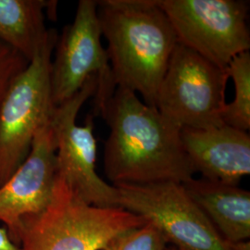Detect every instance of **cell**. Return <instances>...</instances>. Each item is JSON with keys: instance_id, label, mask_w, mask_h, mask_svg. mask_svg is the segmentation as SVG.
I'll use <instances>...</instances> for the list:
<instances>
[{"instance_id": "obj_15", "label": "cell", "mask_w": 250, "mask_h": 250, "mask_svg": "<svg viewBox=\"0 0 250 250\" xmlns=\"http://www.w3.org/2000/svg\"><path fill=\"white\" fill-rule=\"evenodd\" d=\"M168 246L162 232L152 224L119 234L102 250H165Z\"/></svg>"}, {"instance_id": "obj_1", "label": "cell", "mask_w": 250, "mask_h": 250, "mask_svg": "<svg viewBox=\"0 0 250 250\" xmlns=\"http://www.w3.org/2000/svg\"><path fill=\"white\" fill-rule=\"evenodd\" d=\"M98 115L110 129L104 146V172L113 186L184 184L194 178L182 129L133 91L116 87Z\"/></svg>"}, {"instance_id": "obj_11", "label": "cell", "mask_w": 250, "mask_h": 250, "mask_svg": "<svg viewBox=\"0 0 250 250\" xmlns=\"http://www.w3.org/2000/svg\"><path fill=\"white\" fill-rule=\"evenodd\" d=\"M182 142L189 161L202 178L239 186L250 173V136L228 125L184 128Z\"/></svg>"}, {"instance_id": "obj_14", "label": "cell", "mask_w": 250, "mask_h": 250, "mask_svg": "<svg viewBox=\"0 0 250 250\" xmlns=\"http://www.w3.org/2000/svg\"><path fill=\"white\" fill-rule=\"evenodd\" d=\"M226 72L233 81L234 99L224 107L225 125L248 132L250 128V54H239L229 62Z\"/></svg>"}, {"instance_id": "obj_2", "label": "cell", "mask_w": 250, "mask_h": 250, "mask_svg": "<svg viewBox=\"0 0 250 250\" xmlns=\"http://www.w3.org/2000/svg\"><path fill=\"white\" fill-rule=\"evenodd\" d=\"M98 16L116 87L139 93L155 107L177 38L158 0L98 1Z\"/></svg>"}, {"instance_id": "obj_16", "label": "cell", "mask_w": 250, "mask_h": 250, "mask_svg": "<svg viewBox=\"0 0 250 250\" xmlns=\"http://www.w3.org/2000/svg\"><path fill=\"white\" fill-rule=\"evenodd\" d=\"M29 64L26 59L0 41V104L12 82Z\"/></svg>"}, {"instance_id": "obj_5", "label": "cell", "mask_w": 250, "mask_h": 250, "mask_svg": "<svg viewBox=\"0 0 250 250\" xmlns=\"http://www.w3.org/2000/svg\"><path fill=\"white\" fill-rule=\"evenodd\" d=\"M58 33L12 82L0 104V186L18 169L31 150L37 131L50 120V69Z\"/></svg>"}, {"instance_id": "obj_18", "label": "cell", "mask_w": 250, "mask_h": 250, "mask_svg": "<svg viewBox=\"0 0 250 250\" xmlns=\"http://www.w3.org/2000/svg\"><path fill=\"white\" fill-rule=\"evenodd\" d=\"M177 250L175 248H173L172 246H170V245H168L167 246V248H166V250Z\"/></svg>"}, {"instance_id": "obj_12", "label": "cell", "mask_w": 250, "mask_h": 250, "mask_svg": "<svg viewBox=\"0 0 250 250\" xmlns=\"http://www.w3.org/2000/svg\"><path fill=\"white\" fill-rule=\"evenodd\" d=\"M182 185L224 240L232 244L249 241L250 191L205 178L190 179Z\"/></svg>"}, {"instance_id": "obj_4", "label": "cell", "mask_w": 250, "mask_h": 250, "mask_svg": "<svg viewBox=\"0 0 250 250\" xmlns=\"http://www.w3.org/2000/svg\"><path fill=\"white\" fill-rule=\"evenodd\" d=\"M114 187L119 207L155 225L177 250H250V240H224L180 183Z\"/></svg>"}, {"instance_id": "obj_10", "label": "cell", "mask_w": 250, "mask_h": 250, "mask_svg": "<svg viewBox=\"0 0 250 250\" xmlns=\"http://www.w3.org/2000/svg\"><path fill=\"white\" fill-rule=\"evenodd\" d=\"M56 149L50 118L37 131L25 161L0 186V223L16 243L23 220L42 212L52 200Z\"/></svg>"}, {"instance_id": "obj_13", "label": "cell", "mask_w": 250, "mask_h": 250, "mask_svg": "<svg viewBox=\"0 0 250 250\" xmlns=\"http://www.w3.org/2000/svg\"><path fill=\"white\" fill-rule=\"evenodd\" d=\"M57 1L0 0V41L30 62L52 33L45 27V10L56 13Z\"/></svg>"}, {"instance_id": "obj_17", "label": "cell", "mask_w": 250, "mask_h": 250, "mask_svg": "<svg viewBox=\"0 0 250 250\" xmlns=\"http://www.w3.org/2000/svg\"><path fill=\"white\" fill-rule=\"evenodd\" d=\"M0 250H21L20 246L11 238L4 226H0Z\"/></svg>"}, {"instance_id": "obj_3", "label": "cell", "mask_w": 250, "mask_h": 250, "mask_svg": "<svg viewBox=\"0 0 250 250\" xmlns=\"http://www.w3.org/2000/svg\"><path fill=\"white\" fill-rule=\"evenodd\" d=\"M146 222L123 208H99L76 196L57 176L53 197L21 226V250H102L119 234Z\"/></svg>"}, {"instance_id": "obj_9", "label": "cell", "mask_w": 250, "mask_h": 250, "mask_svg": "<svg viewBox=\"0 0 250 250\" xmlns=\"http://www.w3.org/2000/svg\"><path fill=\"white\" fill-rule=\"evenodd\" d=\"M97 76L91 77L72 99L54 107L51 127L56 142L58 177L72 192L90 205L117 208L118 192L98 174V146L94 135V116L78 125L76 119L84 102L95 95Z\"/></svg>"}, {"instance_id": "obj_6", "label": "cell", "mask_w": 250, "mask_h": 250, "mask_svg": "<svg viewBox=\"0 0 250 250\" xmlns=\"http://www.w3.org/2000/svg\"><path fill=\"white\" fill-rule=\"evenodd\" d=\"M226 70L177 44L157 92L155 107L181 129L224 125Z\"/></svg>"}, {"instance_id": "obj_8", "label": "cell", "mask_w": 250, "mask_h": 250, "mask_svg": "<svg viewBox=\"0 0 250 250\" xmlns=\"http://www.w3.org/2000/svg\"><path fill=\"white\" fill-rule=\"evenodd\" d=\"M177 43L226 70L250 51L249 2L242 0H158Z\"/></svg>"}, {"instance_id": "obj_7", "label": "cell", "mask_w": 250, "mask_h": 250, "mask_svg": "<svg viewBox=\"0 0 250 250\" xmlns=\"http://www.w3.org/2000/svg\"><path fill=\"white\" fill-rule=\"evenodd\" d=\"M98 1L80 0L72 23L58 36L51 62L50 85L54 107L74 97L91 77L97 76L94 113L110 99L116 89L106 48L101 42Z\"/></svg>"}]
</instances>
